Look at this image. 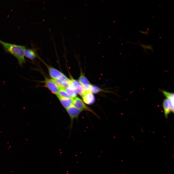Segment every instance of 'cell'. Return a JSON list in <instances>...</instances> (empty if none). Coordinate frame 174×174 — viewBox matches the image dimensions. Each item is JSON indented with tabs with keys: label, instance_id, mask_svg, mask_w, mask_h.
<instances>
[{
	"label": "cell",
	"instance_id": "cell-1",
	"mask_svg": "<svg viewBox=\"0 0 174 174\" xmlns=\"http://www.w3.org/2000/svg\"><path fill=\"white\" fill-rule=\"evenodd\" d=\"M0 44L6 52L13 55L17 59L20 66H22L25 63L24 53L26 49L25 46L9 43L0 39Z\"/></svg>",
	"mask_w": 174,
	"mask_h": 174
},
{
	"label": "cell",
	"instance_id": "cell-2",
	"mask_svg": "<svg viewBox=\"0 0 174 174\" xmlns=\"http://www.w3.org/2000/svg\"><path fill=\"white\" fill-rule=\"evenodd\" d=\"M53 80L59 87L74 88L71 80L68 79L65 75L57 79Z\"/></svg>",
	"mask_w": 174,
	"mask_h": 174
},
{
	"label": "cell",
	"instance_id": "cell-3",
	"mask_svg": "<svg viewBox=\"0 0 174 174\" xmlns=\"http://www.w3.org/2000/svg\"><path fill=\"white\" fill-rule=\"evenodd\" d=\"M45 85L52 93L56 95H57L60 87L53 80L46 77L45 79Z\"/></svg>",
	"mask_w": 174,
	"mask_h": 174
},
{
	"label": "cell",
	"instance_id": "cell-4",
	"mask_svg": "<svg viewBox=\"0 0 174 174\" xmlns=\"http://www.w3.org/2000/svg\"><path fill=\"white\" fill-rule=\"evenodd\" d=\"M73 99V105L75 107L84 111L86 110L90 111L97 116V115L95 112L85 104L84 102L79 97H76Z\"/></svg>",
	"mask_w": 174,
	"mask_h": 174
},
{
	"label": "cell",
	"instance_id": "cell-5",
	"mask_svg": "<svg viewBox=\"0 0 174 174\" xmlns=\"http://www.w3.org/2000/svg\"><path fill=\"white\" fill-rule=\"evenodd\" d=\"M66 109L71 119V125H72L74 119L77 118L80 113L84 111L77 108L73 105Z\"/></svg>",
	"mask_w": 174,
	"mask_h": 174
},
{
	"label": "cell",
	"instance_id": "cell-6",
	"mask_svg": "<svg viewBox=\"0 0 174 174\" xmlns=\"http://www.w3.org/2000/svg\"><path fill=\"white\" fill-rule=\"evenodd\" d=\"M73 88L77 93L82 96L86 92L83 86L79 81L73 79L71 80Z\"/></svg>",
	"mask_w": 174,
	"mask_h": 174
},
{
	"label": "cell",
	"instance_id": "cell-7",
	"mask_svg": "<svg viewBox=\"0 0 174 174\" xmlns=\"http://www.w3.org/2000/svg\"><path fill=\"white\" fill-rule=\"evenodd\" d=\"M83 102L87 105H91L94 103L95 99L94 96L90 92H86L82 96Z\"/></svg>",
	"mask_w": 174,
	"mask_h": 174
},
{
	"label": "cell",
	"instance_id": "cell-8",
	"mask_svg": "<svg viewBox=\"0 0 174 174\" xmlns=\"http://www.w3.org/2000/svg\"><path fill=\"white\" fill-rule=\"evenodd\" d=\"M163 94L166 97L171 110L173 113L174 112V94L167 92L162 91Z\"/></svg>",
	"mask_w": 174,
	"mask_h": 174
},
{
	"label": "cell",
	"instance_id": "cell-9",
	"mask_svg": "<svg viewBox=\"0 0 174 174\" xmlns=\"http://www.w3.org/2000/svg\"><path fill=\"white\" fill-rule=\"evenodd\" d=\"M48 68L49 74L53 80L57 79L65 75L61 72L53 67L48 66Z\"/></svg>",
	"mask_w": 174,
	"mask_h": 174
},
{
	"label": "cell",
	"instance_id": "cell-10",
	"mask_svg": "<svg viewBox=\"0 0 174 174\" xmlns=\"http://www.w3.org/2000/svg\"><path fill=\"white\" fill-rule=\"evenodd\" d=\"M57 97L63 106L66 109L73 105V99Z\"/></svg>",
	"mask_w": 174,
	"mask_h": 174
},
{
	"label": "cell",
	"instance_id": "cell-11",
	"mask_svg": "<svg viewBox=\"0 0 174 174\" xmlns=\"http://www.w3.org/2000/svg\"><path fill=\"white\" fill-rule=\"evenodd\" d=\"M35 49L28 48L26 49L24 53V56L31 60L37 57Z\"/></svg>",
	"mask_w": 174,
	"mask_h": 174
},
{
	"label": "cell",
	"instance_id": "cell-12",
	"mask_svg": "<svg viewBox=\"0 0 174 174\" xmlns=\"http://www.w3.org/2000/svg\"><path fill=\"white\" fill-rule=\"evenodd\" d=\"M63 88L70 98L73 99L76 97L77 93L75 89L70 88Z\"/></svg>",
	"mask_w": 174,
	"mask_h": 174
},
{
	"label": "cell",
	"instance_id": "cell-13",
	"mask_svg": "<svg viewBox=\"0 0 174 174\" xmlns=\"http://www.w3.org/2000/svg\"><path fill=\"white\" fill-rule=\"evenodd\" d=\"M162 105L164 110L165 117L166 118H167L168 115L170 113L171 111L168 101L166 99H164L163 101Z\"/></svg>",
	"mask_w": 174,
	"mask_h": 174
},
{
	"label": "cell",
	"instance_id": "cell-14",
	"mask_svg": "<svg viewBox=\"0 0 174 174\" xmlns=\"http://www.w3.org/2000/svg\"><path fill=\"white\" fill-rule=\"evenodd\" d=\"M79 81L83 86L90 84L87 78L82 74H81L80 76Z\"/></svg>",
	"mask_w": 174,
	"mask_h": 174
},
{
	"label": "cell",
	"instance_id": "cell-15",
	"mask_svg": "<svg viewBox=\"0 0 174 174\" xmlns=\"http://www.w3.org/2000/svg\"><path fill=\"white\" fill-rule=\"evenodd\" d=\"M59 90L57 95V97L62 98H70L63 89V87H59Z\"/></svg>",
	"mask_w": 174,
	"mask_h": 174
},
{
	"label": "cell",
	"instance_id": "cell-16",
	"mask_svg": "<svg viewBox=\"0 0 174 174\" xmlns=\"http://www.w3.org/2000/svg\"><path fill=\"white\" fill-rule=\"evenodd\" d=\"M100 90V89L98 87L94 86L92 85L91 92L92 93H98Z\"/></svg>",
	"mask_w": 174,
	"mask_h": 174
}]
</instances>
